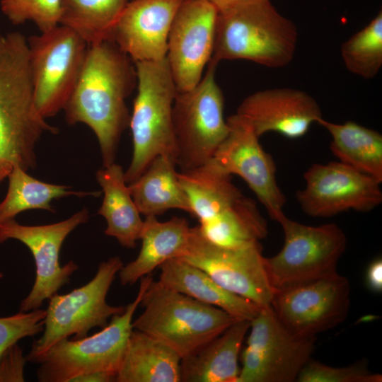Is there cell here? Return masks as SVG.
<instances>
[{"mask_svg":"<svg viewBox=\"0 0 382 382\" xmlns=\"http://www.w3.org/2000/svg\"><path fill=\"white\" fill-rule=\"evenodd\" d=\"M26 361L21 348L16 343L8 347L0 357V382L24 381Z\"/></svg>","mask_w":382,"mask_h":382,"instance_id":"35","label":"cell"},{"mask_svg":"<svg viewBox=\"0 0 382 382\" xmlns=\"http://www.w3.org/2000/svg\"><path fill=\"white\" fill-rule=\"evenodd\" d=\"M217 8L207 0H183L173 18L166 59L178 92L195 87L212 58Z\"/></svg>","mask_w":382,"mask_h":382,"instance_id":"17","label":"cell"},{"mask_svg":"<svg viewBox=\"0 0 382 382\" xmlns=\"http://www.w3.org/2000/svg\"><path fill=\"white\" fill-rule=\"evenodd\" d=\"M366 284L367 287L375 293L382 291V260L378 258L372 261L366 272Z\"/></svg>","mask_w":382,"mask_h":382,"instance_id":"36","label":"cell"},{"mask_svg":"<svg viewBox=\"0 0 382 382\" xmlns=\"http://www.w3.org/2000/svg\"><path fill=\"white\" fill-rule=\"evenodd\" d=\"M236 115L260 137L277 132L289 139L304 136L323 117L316 100L303 91L275 88L255 92L243 100Z\"/></svg>","mask_w":382,"mask_h":382,"instance_id":"18","label":"cell"},{"mask_svg":"<svg viewBox=\"0 0 382 382\" xmlns=\"http://www.w3.org/2000/svg\"><path fill=\"white\" fill-rule=\"evenodd\" d=\"M132 328L161 341L182 358L192 354L238 320L224 310L150 282Z\"/></svg>","mask_w":382,"mask_h":382,"instance_id":"4","label":"cell"},{"mask_svg":"<svg viewBox=\"0 0 382 382\" xmlns=\"http://www.w3.org/2000/svg\"><path fill=\"white\" fill-rule=\"evenodd\" d=\"M350 284L338 272L274 289L270 307L282 327L299 338H316L347 318Z\"/></svg>","mask_w":382,"mask_h":382,"instance_id":"11","label":"cell"},{"mask_svg":"<svg viewBox=\"0 0 382 382\" xmlns=\"http://www.w3.org/2000/svg\"><path fill=\"white\" fill-rule=\"evenodd\" d=\"M112 40L88 45L75 88L64 111L69 125L83 123L96 134L103 166L115 163L129 126L125 100L137 85L135 65Z\"/></svg>","mask_w":382,"mask_h":382,"instance_id":"1","label":"cell"},{"mask_svg":"<svg viewBox=\"0 0 382 382\" xmlns=\"http://www.w3.org/2000/svg\"><path fill=\"white\" fill-rule=\"evenodd\" d=\"M200 81L192 88L176 93L172 121L176 162L180 171L209 161L227 136L229 127L224 117V96L215 80L217 64L209 60Z\"/></svg>","mask_w":382,"mask_h":382,"instance_id":"7","label":"cell"},{"mask_svg":"<svg viewBox=\"0 0 382 382\" xmlns=\"http://www.w3.org/2000/svg\"><path fill=\"white\" fill-rule=\"evenodd\" d=\"M116 374L108 371H96L79 376L72 382H111L115 381Z\"/></svg>","mask_w":382,"mask_h":382,"instance_id":"37","label":"cell"},{"mask_svg":"<svg viewBox=\"0 0 382 382\" xmlns=\"http://www.w3.org/2000/svg\"><path fill=\"white\" fill-rule=\"evenodd\" d=\"M331 135L330 149L340 162L382 182V135L352 121H317Z\"/></svg>","mask_w":382,"mask_h":382,"instance_id":"27","label":"cell"},{"mask_svg":"<svg viewBox=\"0 0 382 382\" xmlns=\"http://www.w3.org/2000/svg\"><path fill=\"white\" fill-rule=\"evenodd\" d=\"M191 227L183 217L173 216L159 221L156 216H146L140 234L141 248L137 257L119 271L120 284L132 285L151 274L166 261L180 258L187 248Z\"/></svg>","mask_w":382,"mask_h":382,"instance_id":"20","label":"cell"},{"mask_svg":"<svg viewBox=\"0 0 382 382\" xmlns=\"http://www.w3.org/2000/svg\"><path fill=\"white\" fill-rule=\"evenodd\" d=\"M179 259L202 270L226 290L260 307L270 305L274 288L260 241L223 247L205 238L197 226L191 228L187 248Z\"/></svg>","mask_w":382,"mask_h":382,"instance_id":"13","label":"cell"},{"mask_svg":"<svg viewBox=\"0 0 382 382\" xmlns=\"http://www.w3.org/2000/svg\"><path fill=\"white\" fill-rule=\"evenodd\" d=\"M303 176L306 186L296 196L310 216L330 217L351 209L369 212L382 202L380 182L340 161L314 163Z\"/></svg>","mask_w":382,"mask_h":382,"instance_id":"15","label":"cell"},{"mask_svg":"<svg viewBox=\"0 0 382 382\" xmlns=\"http://www.w3.org/2000/svg\"><path fill=\"white\" fill-rule=\"evenodd\" d=\"M123 265L120 257H112L99 264L96 275L85 285L65 294H54L49 299L42 335L33 342L27 361L33 364L63 339L86 337L93 328H103L113 316L122 313L125 307L110 305L106 297Z\"/></svg>","mask_w":382,"mask_h":382,"instance_id":"8","label":"cell"},{"mask_svg":"<svg viewBox=\"0 0 382 382\" xmlns=\"http://www.w3.org/2000/svg\"><path fill=\"white\" fill-rule=\"evenodd\" d=\"M97 180L104 193L98 214L107 221L105 233L126 248H134L144 224L125 179L123 168L113 163L98 170Z\"/></svg>","mask_w":382,"mask_h":382,"instance_id":"25","label":"cell"},{"mask_svg":"<svg viewBox=\"0 0 382 382\" xmlns=\"http://www.w3.org/2000/svg\"><path fill=\"white\" fill-rule=\"evenodd\" d=\"M176 159L169 155L154 158L134 181L127 184L141 214L157 216L178 209L192 215L188 197L176 170Z\"/></svg>","mask_w":382,"mask_h":382,"instance_id":"23","label":"cell"},{"mask_svg":"<svg viewBox=\"0 0 382 382\" xmlns=\"http://www.w3.org/2000/svg\"><path fill=\"white\" fill-rule=\"evenodd\" d=\"M237 382H293L311 359L316 338H299L286 331L270 306L250 320Z\"/></svg>","mask_w":382,"mask_h":382,"instance_id":"12","label":"cell"},{"mask_svg":"<svg viewBox=\"0 0 382 382\" xmlns=\"http://www.w3.org/2000/svg\"><path fill=\"white\" fill-rule=\"evenodd\" d=\"M180 183L192 209L202 224L226 210L243 194L212 159L197 168L178 172Z\"/></svg>","mask_w":382,"mask_h":382,"instance_id":"26","label":"cell"},{"mask_svg":"<svg viewBox=\"0 0 382 382\" xmlns=\"http://www.w3.org/2000/svg\"><path fill=\"white\" fill-rule=\"evenodd\" d=\"M213 5H214L218 10H220L223 8L232 5L233 4L238 3L243 0H207Z\"/></svg>","mask_w":382,"mask_h":382,"instance_id":"39","label":"cell"},{"mask_svg":"<svg viewBox=\"0 0 382 382\" xmlns=\"http://www.w3.org/2000/svg\"><path fill=\"white\" fill-rule=\"evenodd\" d=\"M2 353H3V352H1V353H0V357H1V354H2Z\"/></svg>","mask_w":382,"mask_h":382,"instance_id":"41","label":"cell"},{"mask_svg":"<svg viewBox=\"0 0 382 382\" xmlns=\"http://www.w3.org/2000/svg\"><path fill=\"white\" fill-rule=\"evenodd\" d=\"M3 277V274L1 272H0V280Z\"/></svg>","mask_w":382,"mask_h":382,"instance_id":"40","label":"cell"},{"mask_svg":"<svg viewBox=\"0 0 382 382\" xmlns=\"http://www.w3.org/2000/svg\"><path fill=\"white\" fill-rule=\"evenodd\" d=\"M0 5L14 25L32 22L44 32L59 24L61 0H1Z\"/></svg>","mask_w":382,"mask_h":382,"instance_id":"32","label":"cell"},{"mask_svg":"<svg viewBox=\"0 0 382 382\" xmlns=\"http://www.w3.org/2000/svg\"><path fill=\"white\" fill-rule=\"evenodd\" d=\"M8 188L0 203V224L13 219L21 212L29 209H45L54 212L50 202L55 199L76 195L98 196V192H75L70 187L42 182L29 175L18 166H13L8 176Z\"/></svg>","mask_w":382,"mask_h":382,"instance_id":"30","label":"cell"},{"mask_svg":"<svg viewBox=\"0 0 382 382\" xmlns=\"http://www.w3.org/2000/svg\"><path fill=\"white\" fill-rule=\"evenodd\" d=\"M158 268V281L166 287L219 308L238 320L250 321L262 308L226 290L204 271L181 259H170Z\"/></svg>","mask_w":382,"mask_h":382,"instance_id":"22","label":"cell"},{"mask_svg":"<svg viewBox=\"0 0 382 382\" xmlns=\"http://www.w3.org/2000/svg\"><path fill=\"white\" fill-rule=\"evenodd\" d=\"M229 131L212 158L224 173L240 176L277 222L286 199L279 187L277 167L252 128L236 114L226 120Z\"/></svg>","mask_w":382,"mask_h":382,"instance_id":"16","label":"cell"},{"mask_svg":"<svg viewBox=\"0 0 382 382\" xmlns=\"http://www.w3.org/2000/svg\"><path fill=\"white\" fill-rule=\"evenodd\" d=\"M57 132L35 105L27 37L0 32V159L34 169L37 143L45 133Z\"/></svg>","mask_w":382,"mask_h":382,"instance_id":"2","label":"cell"},{"mask_svg":"<svg viewBox=\"0 0 382 382\" xmlns=\"http://www.w3.org/2000/svg\"><path fill=\"white\" fill-rule=\"evenodd\" d=\"M210 242L237 248L260 241L267 235V224L257 204L244 195L209 221L197 226Z\"/></svg>","mask_w":382,"mask_h":382,"instance_id":"28","label":"cell"},{"mask_svg":"<svg viewBox=\"0 0 382 382\" xmlns=\"http://www.w3.org/2000/svg\"><path fill=\"white\" fill-rule=\"evenodd\" d=\"M341 56L346 69L352 74L369 79L382 66V12L361 30L342 43Z\"/></svg>","mask_w":382,"mask_h":382,"instance_id":"31","label":"cell"},{"mask_svg":"<svg viewBox=\"0 0 382 382\" xmlns=\"http://www.w3.org/2000/svg\"><path fill=\"white\" fill-rule=\"evenodd\" d=\"M218 11L211 61L244 59L276 69L293 60L297 28L270 0H243Z\"/></svg>","mask_w":382,"mask_h":382,"instance_id":"3","label":"cell"},{"mask_svg":"<svg viewBox=\"0 0 382 382\" xmlns=\"http://www.w3.org/2000/svg\"><path fill=\"white\" fill-rule=\"evenodd\" d=\"M180 361L170 347L133 329L115 381L181 382Z\"/></svg>","mask_w":382,"mask_h":382,"instance_id":"24","label":"cell"},{"mask_svg":"<svg viewBox=\"0 0 382 382\" xmlns=\"http://www.w3.org/2000/svg\"><path fill=\"white\" fill-rule=\"evenodd\" d=\"M277 222L284 231V245L277 254L265 259L274 289L337 272V262L347 247L346 236L339 226H308L285 214Z\"/></svg>","mask_w":382,"mask_h":382,"instance_id":"10","label":"cell"},{"mask_svg":"<svg viewBox=\"0 0 382 382\" xmlns=\"http://www.w3.org/2000/svg\"><path fill=\"white\" fill-rule=\"evenodd\" d=\"M183 0H132L121 14L112 40L134 62L166 57L173 18Z\"/></svg>","mask_w":382,"mask_h":382,"instance_id":"19","label":"cell"},{"mask_svg":"<svg viewBox=\"0 0 382 382\" xmlns=\"http://www.w3.org/2000/svg\"><path fill=\"white\" fill-rule=\"evenodd\" d=\"M250 321L238 320L220 335L181 359L183 382H237L238 361Z\"/></svg>","mask_w":382,"mask_h":382,"instance_id":"21","label":"cell"},{"mask_svg":"<svg viewBox=\"0 0 382 382\" xmlns=\"http://www.w3.org/2000/svg\"><path fill=\"white\" fill-rule=\"evenodd\" d=\"M45 316L46 311L37 308L0 317V353L23 337L43 332Z\"/></svg>","mask_w":382,"mask_h":382,"instance_id":"34","label":"cell"},{"mask_svg":"<svg viewBox=\"0 0 382 382\" xmlns=\"http://www.w3.org/2000/svg\"><path fill=\"white\" fill-rule=\"evenodd\" d=\"M382 376L371 372L368 362L361 359L343 367L325 365L312 358L300 371L299 382H381Z\"/></svg>","mask_w":382,"mask_h":382,"instance_id":"33","label":"cell"},{"mask_svg":"<svg viewBox=\"0 0 382 382\" xmlns=\"http://www.w3.org/2000/svg\"><path fill=\"white\" fill-rule=\"evenodd\" d=\"M152 279L151 274L141 278L134 300L101 330L81 339H63L40 355L33 362L39 365L37 381L72 382L79 376L96 371L117 375L133 330V316Z\"/></svg>","mask_w":382,"mask_h":382,"instance_id":"6","label":"cell"},{"mask_svg":"<svg viewBox=\"0 0 382 382\" xmlns=\"http://www.w3.org/2000/svg\"><path fill=\"white\" fill-rule=\"evenodd\" d=\"M28 39L35 103L45 118L64 110L80 76L88 45L66 26Z\"/></svg>","mask_w":382,"mask_h":382,"instance_id":"9","label":"cell"},{"mask_svg":"<svg viewBox=\"0 0 382 382\" xmlns=\"http://www.w3.org/2000/svg\"><path fill=\"white\" fill-rule=\"evenodd\" d=\"M134 64L137 94L129 126L133 153L125 172L127 184L137 180L156 156L169 155L176 159L172 108L177 89L166 57Z\"/></svg>","mask_w":382,"mask_h":382,"instance_id":"5","label":"cell"},{"mask_svg":"<svg viewBox=\"0 0 382 382\" xmlns=\"http://www.w3.org/2000/svg\"><path fill=\"white\" fill-rule=\"evenodd\" d=\"M13 166V164L9 161L0 159V182L8 176Z\"/></svg>","mask_w":382,"mask_h":382,"instance_id":"38","label":"cell"},{"mask_svg":"<svg viewBox=\"0 0 382 382\" xmlns=\"http://www.w3.org/2000/svg\"><path fill=\"white\" fill-rule=\"evenodd\" d=\"M88 218V209H83L67 219L52 224L24 226L14 219L0 224V243L8 239L18 240L28 248L35 260V282L30 293L20 303V311L40 308L45 300L69 284L79 267L72 260L60 265L61 247L69 234L86 223Z\"/></svg>","mask_w":382,"mask_h":382,"instance_id":"14","label":"cell"},{"mask_svg":"<svg viewBox=\"0 0 382 382\" xmlns=\"http://www.w3.org/2000/svg\"><path fill=\"white\" fill-rule=\"evenodd\" d=\"M129 0H61L59 25L88 45L111 40L115 25Z\"/></svg>","mask_w":382,"mask_h":382,"instance_id":"29","label":"cell"}]
</instances>
